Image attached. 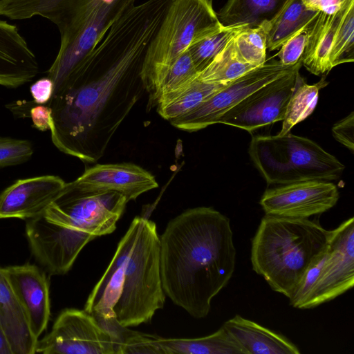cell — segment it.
<instances>
[{
	"label": "cell",
	"instance_id": "14",
	"mask_svg": "<svg viewBox=\"0 0 354 354\" xmlns=\"http://www.w3.org/2000/svg\"><path fill=\"white\" fill-rule=\"evenodd\" d=\"M3 270L24 309L32 335L38 339L46 329L50 315L49 281L46 273L30 263Z\"/></svg>",
	"mask_w": 354,
	"mask_h": 354
},
{
	"label": "cell",
	"instance_id": "21",
	"mask_svg": "<svg viewBox=\"0 0 354 354\" xmlns=\"http://www.w3.org/2000/svg\"><path fill=\"white\" fill-rule=\"evenodd\" d=\"M163 354H244L222 326L214 333L198 338L177 339L156 336Z\"/></svg>",
	"mask_w": 354,
	"mask_h": 354
},
{
	"label": "cell",
	"instance_id": "1",
	"mask_svg": "<svg viewBox=\"0 0 354 354\" xmlns=\"http://www.w3.org/2000/svg\"><path fill=\"white\" fill-rule=\"evenodd\" d=\"M170 1L147 0L116 19L53 92L50 130L59 151L86 162L104 155L146 91L145 54Z\"/></svg>",
	"mask_w": 354,
	"mask_h": 354
},
{
	"label": "cell",
	"instance_id": "25",
	"mask_svg": "<svg viewBox=\"0 0 354 354\" xmlns=\"http://www.w3.org/2000/svg\"><path fill=\"white\" fill-rule=\"evenodd\" d=\"M198 75L187 50L171 66L155 92L149 97L151 105L163 106L174 99Z\"/></svg>",
	"mask_w": 354,
	"mask_h": 354
},
{
	"label": "cell",
	"instance_id": "3",
	"mask_svg": "<svg viewBox=\"0 0 354 354\" xmlns=\"http://www.w3.org/2000/svg\"><path fill=\"white\" fill-rule=\"evenodd\" d=\"M160 249L156 223L135 217L84 310L95 317H115L127 327L150 322L165 301Z\"/></svg>",
	"mask_w": 354,
	"mask_h": 354
},
{
	"label": "cell",
	"instance_id": "39",
	"mask_svg": "<svg viewBox=\"0 0 354 354\" xmlns=\"http://www.w3.org/2000/svg\"></svg>",
	"mask_w": 354,
	"mask_h": 354
},
{
	"label": "cell",
	"instance_id": "22",
	"mask_svg": "<svg viewBox=\"0 0 354 354\" xmlns=\"http://www.w3.org/2000/svg\"><path fill=\"white\" fill-rule=\"evenodd\" d=\"M286 0H228L217 14L223 26L247 24L250 28L268 22Z\"/></svg>",
	"mask_w": 354,
	"mask_h": 354
},
{
	"label": "cell",
	"instance_id": "27",
	"mask_svg": "<svg viewBox=\"0 0 354 354\" xmlns=\"http://www.w3.org/2000/svg\"><path fill=\"white\" fill-rule=\"evenodd\" d=\"M256 68L243 62L238 55L234 44V38L214 57L197 78L210 84L231 82L243 74Z\"/></svg>",
	"mask_w": 354,
	"mask_h": 354
},
{
	"label": "cell",
	"instance_id": "4",
	"mask_svg": "<svg viewBox=\"0 0 354 354\" xmlns=\"http://www.w3.org/2000/svg\"><path fill=\"white\" fill-rule=\"evenodd\" d=\"M136 0H0V16L12 20L44 17L55 24L60 46L47 77L57 89L112 23Z\"/></svg>",
	"mask_w": 354,
	"mask_h": 354
},
{
	"label": "cell",
	"instance_id": "10",
	"mask_svg": "<svg viewBox=\"0 0 354 354\" xmlns=\"http://www.w3.org/2000/svg\"><path fill=\"white\" fill-rule=\"evenodd\" d=\"M35 353L114 354L108 333L84 310L66 308L49 333L37 340Z\"/></svg>",
	"mask_w": 354,
	"mask_h": 354
},
{
	"label": "cell",
	"instance_id": "24",
	"mask_svg": "<svg viewBox=\"0 0 354 354\" xmlns=\"http://www.w3.org/2000/svg\"><path fill=\"white\" fill-rule=\"evenodd\" d=\"M317 12L306 7L302 0H286L281 10L268 22L267 48L274 50Z\"/></svg>",
	"mask_w": 354,
	"mask_h": 354
},
{
	"label": "cell",
	"instance_id": "30",
	"mask_svg": "<svg viewBox=\"0 0 354 354\" xmlns=\"http://www.w3.org/2000/svg\"><path fill=\"white\" fill-rule=\"evenodd\" d=\"M354 60V0H345L336 29L330 61L331 67Z\"/></svg>",
	"mask_w": 354,
	"mask_h": 354
},
{
	"label": "cell",
	"instance_id": "38",
	"mask_svg": "<svg viewBox=\"0 0 354 354\" xmlns=\"http://www.w3.org/2000/svg\"><path fill=\"white\" fill-rule=\"evenodd\" d=\"M0 354H12L9 343L0 324Z\"/></svg>",
	"mask_w": 354,
	"mask_h": 354
},
{
	"label": "cell",
	"instance_id": "33",
	"mask_svg": "<svg viewBox=\"0 0 354 354\" xmlns=\"http://www.w3.org/2000/svg\"><path fill=\"white\" fill-rule=\"evenodd\" d=\"M33 151L28 140L0 137V167L24 163L32 157Z\"/></svg>",
	"mask_w": 354,
	"mask_h": 354
},
{
	"label": "cell",
	"instance_id": "2",
	"mask_svg": "<svg viewBox=\"0 0 354 354\" xmlns=\"http://www.w3.org/2000/svg\"><path fill=\"white\" fill-rule=\"evenodd\" d=\"M160 245L165 295L192 317H207L235 269L230 219L212 207L188 209L169 221Z\"/></svg>",
	"mask_w": 354,
	"mask_h": 354
},
{
	"label": "cell",
	"instance_id": "32",
	"mask_svg": "<svg viewBox=\"0 0 354 354\" xmlns=\"http://www.w3.org/2000/svg\"><path fill=\"white\" fill-rule=\"evenodd\" d=\"M317 12L301 28L293 33L280 47L279 62L285 66H293L301 62L308 38L317 20Z\"/></svg>",
	"mask_w": 354,
	"mask_h": 354
},
{
	"label": "cell",
	"instance_id": "35",
	"mask_svg": "<svg viewBox=\"0 0 354 354\" xmlns=\"http://www.w3.org/2000/svg\"><path fill=\"white\" fill-rule=\"evenodd\" d=\"M30 91L35 103L46 104L53 95V82L47 77L41 78L31 85Z\"/></svg>",
	"mask_w": 354,
	"mask_h": 354
},
{
	"label": "cell",
	"instance_id": "15",
	"mask_svg": "<svg viewBox=\"0 0 354 354\" xmlns=\"http://www.w3.org/2000/svg\"><path fill=\"white\" fill-rule=\"evenodd\" d=\"M65 183L53 175L17 180L0 194V218L28 220L42 215Z\"/></svg>",
	"mask_w": 354,
	"mask_h": 354
},
{
	"label": "cell",
	"instance_id": "26",
	"mask_svg": "<svg viewBox=\"0 0 354 354\" xmlns=\"http://www.w3.org/2000/svg\"><path fill=\"white\" fill-rule=\"evenodd\" d=\"M327 84L328 82L324 78L316 84H308L299 75L296 87L288 103L279 135L290 132L294 126L312 114L317 104L319 90Z\"/></svg>",
	"mask_w": 354,
	"mask_h": 354
},
{
	"label": "cell",
	"instance_id": "34",
	"mask_svg": "<svg viewBox=\"0 0 354 354\" xmlns=\"http://www.w3.org/2000/svg\"><path fill=\"white\" fill-rule=\"evenodd\" d=\"M332 133L335 139L351 152L354 149V113L335 123L332 128Z\"/></svg>",
	"mask_w": 354,
	"mask_h": 354
},
{
	"label": "cell",
	"instance_id": "29",
	"mask_svg": "<svg viewBox=\"0 0 354 354\" xmlns=\"http://www.w3.org/2000/svg\"><path fill=\"white\" fill-rule=\"evenodd\" d=\"M247 24L223 26L219 30L192 45L188 51L193 64L198 72L204 70L214 57Z\"/></svg>",
	"mask_w": 354,
	"mask_h": 354
},
{
	"label": "cell",
	"instance_id": "9",
	"mask_svg": "<svg viewBox=\"0 0 354 354\" xmlns=\"http://www.w3.org/2000/svg\"><path fill=\"white\" fill-rule=\"evenodd\" d=\"M297 64L285 66L279 61L266 62L232 81L193 110L169 122L187 131H196L217 124L224 113L248 95L292 70Z\"/></svg>",
	"mask_w": 354,
	"mask_h": 354
},
{
	"label": "cell",
	"instance_id": "17",
	"mask_svg": "<svg viewBox=\"0 0 354 354\" xmlns=\"http://www.w3.org/2000/svg\"><path fill=\"white\" fill-rule=\"evenodd\" d=\"M39 72L38 61L17 27L0 19V85L22 86Z\"/></svg>",
	"mask_w": 354,
	"mask_h": 354
},
{
	"label": "cell",
	"instance_id": "28",
	"mask_svg": "<svg viewBox=\"0 0 354 354\" xmlns=\"http://www.w3.org/2000/svg\"><path fill=\"white\" fill-rule=\"evenodd\" d=\"M229 83H206L196 77L169 103L157 106V111L169 121L193 110Z\"/></svg>",
	"mask_w": 354,
	"mask_h": 354
},
{
	"label": "cell",
	"instance_id": "18",
	"mask_svg": "<svg viewBox=\"0 0 354 354\" xmlns=\"http://www.w3.org/2000/svg\"><path fill=\"white\" fill-rule=\"evenodd\" d=\"M223 326L244 354H299L298 347L285 336L239 315Z\"/></svg>",
	"mask_w": 354,
	"mask_h": 354
},
{
	"label": "cell",
	"instance_id": "19",
	"mask_svg": "<svg viewBox=\"0 0 354 354\" xmlns=\"http://www.w3.org/2000/svg\"><path fill=\"white\" fill-rule=\"evenodd\" d=\"M0 324L12 354H34L37 342L3 270L0 268Z\"/></svg>",
	"mask_w": 354,
	"mask_h": 354
},
{
	"label": "cell",
	"instance_id": "16",
	"mask_svg": "<svg viewBox=\"0 0 354 354\" xmlns=\"http://www.w3.org/2000/svg\"><path fill=\"white\" fill-rule=\"evenodd\" d=\"M75 180L88 188L118 192L127 203L158 187L151 174L131 163L97 164L85 170Z\"/></svg>",
	"mask_w": 354,
	"mask_h": 354
},
{
	"label": "cell",
	"instance_id": "23",
	"mask_svg": "<svg viewBox=\"0 0 354 354\" xmlns=\"http://www.w3.org/2000/svg\"><path fill=\"white\" fill-rule=\"evenodd\" d=\"M95 318L109 335L114 354H163L157 335L131 330L115 317Z\"/></svg>",
	"mask_w": 354,
	"mask_h": 354
},
{
	"label": "cell",
	"instance_id": "36",
	"mask_svg": "<svg viewBox=\"0 0 354 354\" xmlns=\"http://www.w3.org/2000/svg\"><path fill=\"white\" fill-rule=\"evenodd\" d=\"M30 118L33 126L39 131L50 129V111L48 106L37 105L30 109Z\"/></svg>",
	"mask_w": 354,
	"mask_h": 354
},
{
	"label": "cell",
	"instance_id": "7",
	"mask_svg": "<svg viewBox=\"0 0 354 354\" xmlns=\"http://www.w3.org/2000/svg\"><path fill=\"white\" fill-rule=\"evenodd\" d=\"M222 26L213 0H171L144 59L142 77L149 97L181 54Z\"/></svg>",
	"mask_w": 354,
	"mask_h": 354
},
{
	"label": "cell",
	"instance_id": "11",
	"mask_svg": "<svg viewBox=\"0 0 354 354\" xmlns=\"http://www.w3.org/2000/svg\"><path fill=\"white\" fill-rule=\"evenodd\" d=\"M301 64L299 62L292 70L252 92L224 113L218 123L251 132L283 120Z\"/></svg>",
	"mask_w": 354,
	"mask_h": 354
},
{
	"label": "cell",
	"instance_id": "37",
	"mask_svg": "<svg viewBox=\"0 0 354 354\" xmlns=\"http://www.w3.org/2000/svg\"><path fill=\"white\" fill-rule=\"evenodd\" d=\"M345 1V0H344ZM344 0H302L306 7L313 11L333 14L339 11Z\"/></svg>",
	"mask_w": 354,
	"mask_h": 354
},
{
	"label": "cell",
	"instance_id": "13",
	"mask_svg": "<svg viewBox=\"0 0 354 354\" xmlns=\"http://www.w3.org/2000/svg\"><path fill=\"white\" fill-rule=\"evenodd\" d=\"M339 192L331 182L321 180L278 185L265 191L260 205L266 214L309 218L322 214L337 203Z\"/></svg>",
	"mask_w": 354,
	"mask_h": 354
},
{
	"label": "cell",
	"instance_id": "31",
	"mask_svg": "<svg viewBox=\"0 0 354 354\" xmlns=\"http://www.w3.org/2000/svg\"><path fill=\"white\" fill-rule=\"evenodd\" d=\"M268 22L245 28L234 37V47L239 57L254 67L266 62Z\"/></svg>",
	"mask_w": 354,
	"mask_h": 354
},
{
	"label": "cell",
	"instance_id": "6",
	"mask_svg": "<svg viewBox=\"0 0 354 354\" xmlns=\"http://www.w3.org/2000/svg\"><path fill=\"white\" fill-rule=\"evenodd\" d=\"M249 155L268 185L339 178L344 165L315 142L290 132L253 136Z\"/></svg>",
	"mask_w": 354,
	"mask_h": 354
},
{
	"label": "cell",
	"instance_id": "5",
	"mask_svg": "<svg viewBox=\"0 0 354 354\" xmlns=\"http://www.w3.org/2000/svg\"><path fill=\"white\" fill-rule=\"evenodd\" d=\"M330 232L309 218L266 214L252 240V269L272 290L289 299L326 250Z\"/></svg>",
	"mask_w": 354,
	"mask_h": 354
},
{
	"label": "cell",
	"instance_id": "20",
	"mask_svg": "<svg viewBox=\"0 0 354 354\" xmlns=\"http://www.w3.org/2000/svg\"><path fill=\"white\" fill-rule=\"evenodd\" d=\"M341 14L342 8L333 14H318L301 60L304 67L315 75L333 68L330 57Z\"/></svg>",
	"mask_w": 354,
	"mask_h": 354
},
{
	"label": "cell",
	"instance_id": "8",
	"mask_svg": "<svg viewBox=\"0 0 354 354\" xmlns=\"http://www.w3.org/2000/svg\"><path fill=\"white\" fill-rule=\"evenodd\" d=\"M127 203L118 192L88 188L75 180L65 183L43 216L68 231L95 239L115 230Z\"/></svg>",
	"mask_w": 354,
	"mask_h": 354
},
{
	"label": "cell",
	"instance_id": "12",
	"mask_svg": "<svg viewBox=\"0 0 354 354\" xmlns=\"http://www.w3.org/2000/svg\"><path fill=\"white\" fill-rule=\"evenodd\" d=\"M354 285V218L331 230L318 277L301 309L315 308Z\"/></svg>",
	"mask_w": 354,
	"mask_h": 354
}]
</instances>
